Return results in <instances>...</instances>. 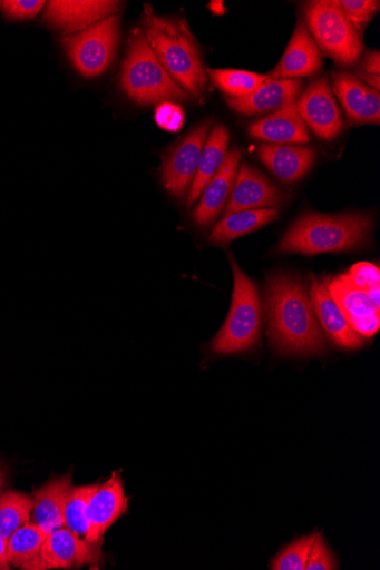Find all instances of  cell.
<instances>
[{
  "label": "cell",
  "instance_id": "obj_1",
  "mask_svg": "<svg viewBox=\"0 0 380 570\" xmlns=\"http://www.w3.org/2000/svg\"><path fill=\"white\" fill-rule=\"evenodd\" d=\"M270 343L285 355H319L325 340L305 283L286 273L267 277L263 292Z\"/></svg>",
  "mask_w": 380,
  "mask_h": 570
},
{
  "label": "cell",
  "instance_id": "obj_2",
  "mask_svg": "<svg viewBox=\"0 0 380 570\" xmlns=\"http://www.w3.org/2000/svg\"><path fill=\"white\" fill-rule=\"evenodd\" d=\"M143 21L145 38L162 67L189 96L201 99L207 73L199 45L186 21L159 17L148 6Z\"/></svg>",
  "mask_w": 380,
  "mask_h": 570
},
{
  "label": "cell",
  "instance_id": "obj_3",
  "mask_svg": "<svg viewBox=\"0 0 380 570\" xmlns=\"http://www.w3.org/2000/svg\"><path fill=\"white\" fill-rule=\"evenodd\" d=\"M371 218L364 214H305L277 245L281 254L315 255L361 247L370 237Z\"/></svg>",
  "mask_w": 380,
  "mask_h": 570
},
{
  "label": "cell",
  "instance_id": "obj_4",
  "mask_svg": "<svg viewBox=\"0 0 380 570\" xmlns=\"http://www.w3.org/2000/svg\"><path fill=\"white\" fill-rule=\"evenodd\" d=\"M121 88L140 106L186 101L189 95L162 67L142 30H135L121 69Z\"/></svg>",
  "mask_w": 380,
  "mask_h": 570
},
{
  "label": "cell",
  "instance_id": "obj_5",
  "mask_svg": "<svg viewBox=\"0 0 380 570\" xmlns=\"http://www.w3.org/2000/svg\"><path fill=\"white\" fill-rule=\"evenodd\" d=\"M234 274V293L228 317L211 342L215 354H236L254 348L262 335V304L254 282L228 254Z\"/></svg>",
  "mask_w": 380,
  "mask_h": 570
},
{
  "label": "cell",
  "instance_id": "obj_6",
  "mask_svg": "<svg viewBox=\"0 0 380 570\" xmlns=\"http://www.w3.org/2000/svg\"><path fill=\"white\" fill-rule=\"evenodd\" d=\"M306 27L319 49L341 67H353L363 53L361 36L335 0H314L303 8Z\"/></svg>",
  "mask_w": 380,
  "mask_h": 570
},
{
  "label": "cell",
  "instance_id": "obj_7",
  "mask_svg": "<svg viewBox=\"0 0 380 570\" xmlns=\"http://www.w3.org/2000/svg\"><path fill=\"white\" fill-rule=\"evenodd\" d=\"M119 35L120 17L114 16L66 36L62 46L75 69L86 78H95L111 66Z\"/></svg>",
  "mask_w": 380,
  "mask_h": 570
},
{
  "label": "cell",
  "instance_id": "obj_8",
  "mask_svg": "<svg viewBox=\"0 0 380 570\" xmlns=\"http://www.w3.org/2000/svg\"><path fill=\"white\" fill-rule=\"evenodd\" d=\"M211 130V120L196 126L169 150L165 160H163L162 183L170 194L179 199L188 194L197 173L203 147Z\"/></svg>",
  "mask_w": 380,
  "mask_h": 570
},
{
  "label": "cell",
  "instance_id": "obj_9",
  "mask_svg": "<svg viewBox=\"0 0 380 570\" xmlns=\"http://www.w3.org/2000/svg\"><path fill=\"white\" fill-rule=\"evenodd\" d=\"M295 107L318 138L331 141L343 132L344 120L328 77L312 81L295 101Z\"/></svg>",
  "mask_w": 380,
  "mask_h": 570
},
{
  "label": "cell",
  "instance_id": "obj_10",
  "mask_svg": "<svg viewBox=\"0 0 380 570\" xmlns=\"http://www.w3.org/2000/svg\"><path fill=\"white\" fill-rule=\"evenodd\" d=\"M352 327L364 338L374 336L380 328V287L360 289L343 275L323 283Z\"/></svg>",
  "mask_w": 380,
  "mask_h": 570
},
{
  "label": "cell",
  "instance_id": "obj_11",
  "mask_svg": "<svg viewBox=\"0 0 380 570\" xmlns=\"http://www.w3.org/2000/svg\"><path fill=\"white\" fill-rule=\"evenodd\" d=\"M129 510L121 471L115 472L104 484L98 485L87 503L88 532L85 540L91 544L101 542L110 530Z\"/></svg>",
  "mask_w": 380,
  "mask_h": 570
},
{
  "label": "cell",
  "instance_id": "obj_12",
  "mask_svg": "<svg viewBox=\"0 0 380 570\" xmlns=\"http://www.w3.org/2000/svg\"><path fill=\"white\" fill-rule=\"evenodd\" d=\"M290 196L249 164H243L234 188L223 212L228 216L240 212L276 209L289 200Z\"/></svg>",
  "mask_w": 380,
  "mask_h": 570
},
{
  "label": "cell",
  "instance_id": "obj_13",
  "mask_svg": "<svg viewBox=\"0 0 380 570\" xmlns=\"http://www.w3.org/2000/svg\"><path fill=\"white\" fill-rule=\"evenodd\" d=\"M120 8L121 3L115 0H51L46 3L43 20L69 36L118 16Z\"/></svg>",
  "mask_w": 380,
  "mask_h": 570
},
{
  "label": "cell",
  "instance_id": "obj_14",
  "mask_svg": "<svg viewBox=\"0 0 380 570\" xmlns=\"http://www.w3.org/2000/svg\"><path fill=\"white\" fill-rule=\"evenodd\" d=\"M242 160V150L234 148L218 173L204 188L201 200L192 213L194 223L201 228H208L218 218L234 188Z\"/></svg>",
  "mask_w": 380,
  "mask_h": 570
},
{
  "label": "cell",
  "instance_id": "obj_15",
  "mask_svg": "<svg viewBox=\"0 0 380 570\" xmlns=\"http://www.w3.org/2000/svg\"><path fill=\"white\" fill-rule=\"evenodd\" d=\"M309 293L319 324L335 345L348 350L364 345L366 338L352 327L324 284L313 275Z\"/></svg>",
  "mask_w": 380,
  "mask_h": 570
},
{
  "label": "cell",
  "instance_id": "obj_16",
  "mask_svg": "<svg viewBox=\"0 0 380 570\" xmlns=\"http://www.w3.org/2000/svg\"><path fill=\"white\" fill-rule=\"evenodd\" d=\"M302 80L269 79L246 97L228 98V106L243 116L282 110L294 104L303 91Z\"/></svg>",
  "mask_w": 380,
  "mask_h": 570
},
{
  "label": "cell",
  "instance_id": "obj_17",
  "mask_svg": "<svg viewBox=\"0 0 380 570\" xmlns=\"http://www.w3.org/2000/svg\"><path fill=\"white\" fill-rule=\"evenodd\" d=\"M67 528L51 532L39 554L41 569L77 568L98 560V549Z\"/></svg>",
  "mask_w": 380,
  "mask_h": 570
},
{
  "label": "cell",
  "instance_id": "obj_18",
  "mask_svg": "<svg viewBox=\"0 0 380 570\" xmlns=\"http://www.w3.org/2000/svg\"><path fill=\"white\" fill-rule=\"evenodd\" d=\"M321 50L314 42L308 27L299 21L281 62L271 71L269 79H294L311 77L322 67Z\"/></svg>",
  "mask_w": 380,
  "mask_h": 570
},
{
  "label": "cell",
  "instance_id": "obj_19",
  "mask_svg": "<svg viewBox=\"0 0 380 570\" xmlns=\"http://www.w3.org/2000/svg\"><path fill=\"white\" fill-rule=\"evenodd\" d=\"M333 88L352 124L379 125L380 95L355 76L338 71L333 73Z\"/></svg>",
  "mask_w": 380,
  "mask_h": 570
},
{
  "label": "cell",
  "instance_id": "obj_20",
  "mask_svg": "<svg viewBox=\"0 0 380 570\" xmlns=\"http://www.w3.org/2000/svg\"><path fill=\"white\" fill-rule=\"evenodd\" d=\"M257 155L271 173L288 184L302 179L311 170L316 157L311 147L275 144L261 145Z\"/></svg>",
  "mask_w": 380,
  "mask_h": 570
},
{
  "label": "cell",
  "instance_id": "obj_21",
  "mask_svg": "<svg viewBox=\"0 0 380 570\" xmlns=\"http://www.w3.org/2000/svg\"><path fill=\"white\" fill-rule=\"evenodd\" d=\"M251 137L275 145H305L310 141L308 127L295 102L249 126Z\"/></svg>",
  "mask_w": 380,
  "mask_h": 570
},
{
  "label": "cell",
  "instance_id": "obj_22",
  "mask_svg": "<svg viewBox=\"0 0 380 570\" xmlns=\"http://www.w3.org/2000/svg\"><path fill=\"white\" fill-rule=\"evenodd\" d=\"M74 488L70 475L52 479L33 493V521L45 532L65 528V510Z\"/></svg>",
  "mask_w": 380,
  "mask_h": 570
},
{
  "label": "cell",
  "instance_id": "obj_23",
  "mask_svg": "<svg viewBox=\"0 0 380 570\" xmlns=\"http://www.w3.org/2000/svg\"><path fill=\"white\" fill-rule=\"evenodd\" d=\"M230 131L223 125L215 126L203 147L196 176L187 194V206H193L204 188L223 167L230 146Z\"/></svg>",
  "mask_w": 380,
  "mask_h": 570
},
{
  "label": "cell",
  "instance_id": "obj_24",
  "mask_svg": "<svg viewBox=\"0 0 380 570\" xmlns=\"http://www.w3.org/2000/svg\"><path fill=\"white\" fill-rule=\"evenodd\" d=\"M280 219V213L276 209H259L240 212L226 216L220 223H216L208 236V243L212 245H227L238 237L251 234L264 226L273 224Z\"/></svg>",
  "mask_w": 380,
  "mask_h": 570
},
{
  "label": "cell",
  "instance_id": "obj_25",
  "mask_svg": "<svg viewBox=\"0 0 380 570\" xmlns=\"http://www.w3.org/2000/svg\"><path fill=\"white\" fill-rule=\"evenodd\" d=\"M49 534L36 523H27L8 540V558L11 564L25 569L35 560Z\"/></svg>",
  "mask_w": 380,
  "mask_h": 570
},
{
  "label": "cell",
  "instance_id": "obj_26",
  "mask_svg": "<svg viewBox=\"0 0 380 570\" xmlns=\"http://www.w3.org/2000/svg\"><path fill=\"white\" fill-rule=\"evenodd\" d=\"M33 498L18 491L0 494V535L9 540L11 535L30 521Z\"/></svg>",
  "mask_w": 380,
  "mask_h": 570
},
{
  "label": "cell",
  "instance_id": "obj_27",
  "mask_svg": "<svg viewBox=\"0 0 380 570\" xmlns=\"http://www.w3.org/2000/svg\"><path fill=\"white\" fill-rule=\"evenodd\" d=\"M214 86L234 98L246 97L269 80L267 76L232 69H208Z\"/></svg>",
  "mask_w": 380,
  "mask_h": 570
},
{
  "label": "cell",
  "instance_id": "obj_28",
  "mask_svg": "<svg viewBox=\"0 0 380 570\" xmlns=\"http://www.w3.org/2000/svg\"><path fill=\"white\" fill-rule=\"evenodd\" d=\"M97 488L98 485L72 488L69 494L65 510V528L80 537H86L88 532L87 503Z\"/></svg>",
  "mask_w": 380,
  "mask_h": 570
},
{
  "label": "cell",
  "instance_id": "obj_29",
  "mask_svg": "<svg viewBox=\"0 0 380 570\" xmlns=\"http://www.w3.org/2000/svg\"><path fill=\"white\" fill-rule=\"evenodd\" d=\"M316 533L300 538L289 546L271 561L270 569L274 570H304Z\"/></svg>",
  "mask_w": 380,
  "mask_h": 570
},
{
  "label": "cell",
  "instance_id": "obj_30",
  "mask_svg": "<svg viewBox=\"0 0 380 570\" xmlns=\"http://www.w3.org/2000/svg\"><path fill=\"white\" fill-rule=\"evenodd\" d=\"M339 3L360 36L376 17L380 4L378 0H342Z\"/></svg>",
  "mask_w": 380,
  "mask_h": 570
},
{
  "label": "cell",
  "instance_id": "obj_31",
  "mask_svg": "<svg viewBox=\"0 0 380 570\" xmlns=\"http://www.w3.org/2000/svg\"><path fill=\"white\" fill-rule=\"evenodd\" d=\"M45 7L43 0H0V12L11 21L32 20Z\"/></svg>",
  "mask_w": 380,
  "mask_h": 570
},
{
  "label": "cell",
  "instance_id": "obj_32",
  "mask_svg": "<svg viewBox=\"0 0 380 570\" xmlns=\"http://www.w3.org/2000/svg\"><path fill=\"white\" fill-rule=\"evenodd\" d=\"M306 570H335L339 569V562L333 552L325 543L321 533H316L312 544L309 559L305 566Z\"/></svg>",
  "mask_w": 380,
  "mask_h": 570
},
{
  "label": "cell",
  "instance_id": "obj_33",
  "mask_svg": "<svg viewBox=\"0 0 380 570\" xmlns=\"http://www.w3.org/2000/svg\"><path fill=\"white\" fill-rule=\"evenodd\" d=\"M155 122L169 132L181 131L185 122L184 110L175 101L160 102L156 108Z\"/></svg>",
  "mask_w": 380,
  "mask_h": 570
},
{
  "label": "cell",
  "instance_id": "obj_34",
  "mask_svg": "<svg viewBox=\"0 0 380 570\" xmlns=\"http://www.w3.org/2000/svg\"><path fill=\"white\" fill-rule=\"evenodd\" d=\"M345 281L360 289L380 287V272L374 265L360 263L343 275Z\"/></svg>",
  "mask_w": 380,
  "mask_h": 570
},
{
  "label": "cell",
  "instance_id": "obj_35",
  "mask_svg": "<svg viewBox=\"0 0 380 570\" xmlns=\"http://www.w3.org/2000/svg\"><path fill=\"white\" fill-rule=\"evenodd\" d=\"M379 58L380 56L378 50L367 51L361 63V73L379 76Z\"/></svg>",
  "mask_w": 380,
  "mask_h": 570
},
{
  "label": "cell",
  "instance_id": "obj_36",
  "mask_svg": "<svg viewBox=\"0 0 380 570\" xmlns=\"http://www.w3.org/2000/svg\"><path fill=\"white\" fill-rule=\"evenodd\" d=\"M11 569V563L8 558V540L0 535V570Z\"/></svg>",
  "mask_w": 380,
  "mask_h": 570
},
{
  "label": "cell",
  "instance_id": "obj_37",
  "mask_svg": "<svg viewBox=\"0 0 380 570\" xmlns=\"http://www.w3.org/2000/svg\"><path fill=\"white\" fill-rule=\"evenodd\" d=\"M355 77L361 80L363 83H366L367 86H369L370 88L379 91L380 90V79H379V76H374V75H366V73H357Z\"/></svg>",
  "mask_w": 380,
  "mask_h": 570
},
{
  "label": "cell",
  "instance_id": "obj_38",
  "mask_svg": "<svg viewBox=\"0 0 380 570\" xmlns=\"http://www.w3.org/2000/svg\"><path fill=\"white\" fill-rule=\"evenodd\" d=\"M7 482V472L2 464H0V489L4 487Z\"/></svg>",
  "mask_w": 380,
  "mask_h": 570
}]
</instances>
